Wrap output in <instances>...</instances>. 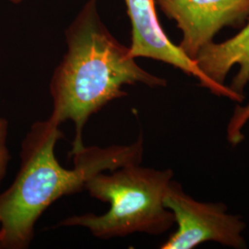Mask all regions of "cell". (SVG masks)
<instances>
[{
	"instance_id": "obj_7",
	"label": "cell",
	"mask_w": 249,
	"mask_h": 249,
	"mask_svg": "<svg viewBox=\"0 0 249 249\" xmlns=\"http://www.w3.org/2000/svg\"><path fill=\"white\" fill-rule=\"evenodd\" d=\"M195 61L209 79L220 85H225L226 76L234 65H238L239 71L229 87L244 95L249 83V23L239 34L221 44L212 42L206 45Z\"/></svg>"
},
{
	"instance_id": "obj_5",
	"label": "cell",
	"mask_w": 249,
	"mask_h": 249,
	"mask_svg": "<svg viewBox=\"0 0 249 249\" xmlns=\"http://www.w3.org/2000/svg\"><path fill=\"white\" fill-rule=\"evenodd\" d=\"M124 2L132 23V41L129 46L132 57H148L169 64L188 76L195 77L200 86L210 89L215 95L235 103L243 101V96L230 87L217 84L209 79L194 59L184 53L179 45L170 41L157 18L154 0H124Z\"/></svg>"
},
{
	"instance_id": "obj_6",
	"label": "cell",
	"mask_w": 249,
	"mask_h": 249,
	"mask_svg": "<svg viewBox=\"0 0 249 249\" xmlns=\"http://www.w3.org/2000/svg\"><path fill=\"white\" fill-rule=\"evenodd\" d=\"M183 33L179 47L190 58L225 26L238 28L249 18V0H154Z\"/></svg>"
},
{
	"instance_id": "obj_1",
	"label": "cell",
	"mask_w": 249,
	"mask_h": 249,
	"mask_svg": "<svg viewBox=\"0 0 249 249\" xmlns=\"http://www.w3.org/2000/svg\"><path fill=\"white\" fill-rule=\"evenodd\" d=\"M63 137L59 124L48 117L33 124L22 141L17 176L0 193V249H28L37 221L53 202L82 192L99 173L142 161L141 135L129 145L85 146L71 156L73 169H66L54 154L55 145Z\"/></svg>"
},
{
	"instance_id": "obj_10",
	"label": "cell",
	"mask_w": 249,
	"mask_h": 249,
	"mask_svg": "<svg viewBox=\"0 0 249 249\" xmlns=\"http://www.w3.org/2000/svg\"><path fill=\"white\" fill-rule=\"evenodd\" d=\"M9 1H11L13 3H19L21 0H9Z\"/></svg>"
},
{
	"instance_id": "obj_3",
	"label": "cell",
	"mask_w": 249,
	"mask_h": 249,
	"mask_svg": "<svg viewBox=\"0 0 249 249\" xmlns=\"http://www.w3.org/2000/svg\"><path fill=\"white\" fill-rule=\"evenodd\" d=\"M174 178L173 170L127 165L99 173L85 185L89 195L110 204L107 213L74 215L58 227L87 228L100 239L124 237L135 232L162 234L173 227L175 217L164 206V196Z\"/></svg>"
},
{
	"instance_id": "obj_2",
	"label": "cell",
	"mask_w": 249,
	"mask_h": 249,
	"mask_svg": "<svg viewBox=\"0 0 249 249\" xmlns=\"http://www.w3.org/2000/svg\"><path fill=\"white\" fill-rule=\"evenodd\" d=\"M68 51L50 82L49 116L60 124L71 120L75 137L70 156L85 147L83 130L89 117L110 102L127 95L124 85L164 87L167 81L142 69L129 47L120 44L103 24L95 0H89L67 31Z\"/></svg>"
},
{
	"instance_id": "obj_8",
	"label": "cell",
	"mask_w": 249,
	"mask_h": 249,
	"mask_svg": "<svg viewBox=\"0 0 249 249\" xmlns=\"http://www.w3.org/2000/svg\"><path fill=\"white\" fill-rule=\"evenodd\" d=\"M249 122V102L243 106H236L226 127V138L232 147L244 142V128Z\"/></svg>"
},
{
	"instance_id": "obj_9",
	"label": "cell",
	"mask_w": 249,
	"mask_h": 249,
	"mask_svg": "<svg viewBox=\"0 0 249 249\" xmlns=\"http://www.w3.org/2000/svg\"><path fill=\"white\" fill-rule=\"evenodd\" d=\"M9 135V121L0 116V187L7 175V170L10 160V154L7 146Z\"/></svg>"
},
{
	"instance_id": "obj_4",
	"label": "cell",
	"mask_w": 249,
	"mask_h": 249,
	"mask_svg": "<svg viewBox=\"0 0 249 249\" xmlns=\"http://www.w3.org/2000/svg\"><path fill=\"white\" fill-rule=\"evenodd\" d=\"M178 229L160 249H193L205 242H215L234 249L248 248L244 236L247 224L240 216L228 213L222 202H203L193 198L174 180L164 196Z\"/></svg>"
}]
</instances>
